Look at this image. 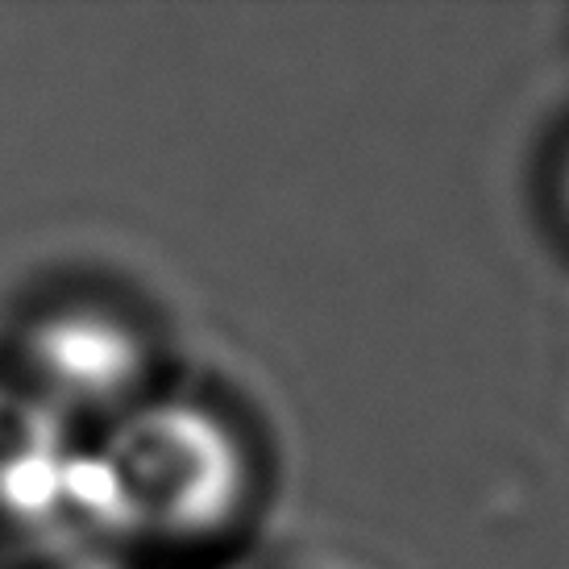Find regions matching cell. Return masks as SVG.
Listing matches in <instances>:
<instances>
[{
	"instance_id": "3957f363",
	"label": "cell",
	"mask_w": 569,
	"mask_h": 569,
	"mask_svg": "<svg viewBox=\"0 0 569 569\" xmlns=\"http://www.w3.org/2000/svg\"><path fill=\"white\" fill-rule=\"evenodd\" d=\"M88 437L26 382L0 387V523L17 532H83Z\"/></svg>"
},
{
	"instance_id": "6da1fadb",
	"label": "cell",
	"mask_w": 569,
	"mask_h": 569,
	"mask_svg": "<svg viewBox=\"0 0 569 569\" xmlns=\"http://www.w3.org/2000/svg\"><path fill=\"white\" fill-rule=\"evenodd\" d=\"M258 490L253 445L221 403L159 387L88 441L83 532L159 553H196L238 537Z\"/></svg>"
},
{
	"instance_id": "277c9868",
	"label": "cell",
	"mask_w": 569,
	"mask_h": 569,
	"mask_svg": "<svg viewBox=\"0 0 569 569\" xmlns=\"http://www.w3.org/2000/svg\"><path fill=\"white\" fill-rule=\"evenodd\" d=\"M561 208H566V221H569V150H566V162H561Z\"/></svg>"
},
{
	"instance_id": "7a4b0ae2",
	"label": "cell",
	"mask_w": 569,
	"mask_h": 569,
	"mask_svg": "<svg viewBox=\"0 0 569 569\" xmlns=\"http://www.w3.org/2000/svg\"><path fill=\"white\" fill-rule=\"evenodd\" d=\"M146 366L150 353L126 320L63 308L30 329L17 362V382H26L33 396L47 399L76 425L92 416L109 425L162 387Z\"/></svg>"
}]
</instances>
